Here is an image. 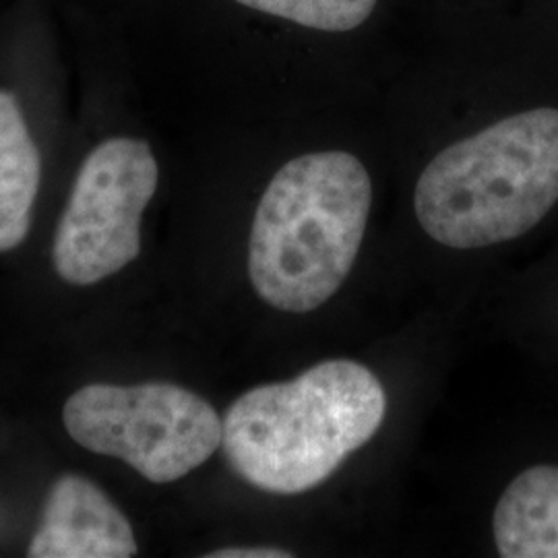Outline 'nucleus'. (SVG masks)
<instances>
[{"instance_id": "1", "label": "nucleus", "mask_w": 558, "mask_h": 558, "mask_svg": "<svg viewBox=\"0 0 558 558\" xmlns=\"http://www.w3.org/2000/svg\"><path fill=\"white\" fill-rule=\"evenodd\" d=\"M387 396L354 360H327L288 383L240 396L221 418L230 468L271 495H302L331 478L377 435Z\"/></svg>"}, {"instance_id": "2", "label": "nucleus", "mask_w": 558, "mask_h": 558, "mask_svg": "<svg viewBox=\"0 0 558 558\" xmlns=\"http://www.w3.org/2000/svg\"><path fill=\"white\" fill-rule=\"evenodd\" d=\"M373 184L348 151L306 154L271 179L248 240V278L263 302L304 315L331 299L354 267Z\"/></svg>"}, {"instance_id": "3", "label": "nucleus", "mask_w": 558, "mask_h": 558, "mask_svg": "<svg viewBox=\"0 0 558 558\" xmlns=\"http://www.w3.org/2000/svg\"><path fill=\"white\" fill-rule=\"evenodd\" d=\"M558 201V110L499 120L442 149L420 174V226L449 248L519 239Z\"/></svg>"}, {"instance_id": "4", "label": "nucleus", "mask_w": 558, "mask_h": 558, "mask_svg": "<svg viewBox=\"0 0 558 558\" xmlns=\"http://www.w3.org/2000/svg\"><path fill=\"white\" fill-rule=\"evenodd\" d=\"M62 422L77 445L122 459L154 484L184 478L221 445L214 405L172 383L85 385L64 401Z\"/></svg>"}, {"instance_id": "5", "label": "nucleus", "mask_w": 558, "mask_h": 558, "mask_svg": "<svg viewBox=\"0 0 558 558\" xmlns=\"http://www.w3.org/2000/svg\"><path fill=\"white\" fill-rule=\"evenodd\" d=\"M160 168L141 140L100 143L80 168L60 218L52 260L73 286L110 278L140 257L141 220L154 199Z\"/></svg>"}, {"instance_id": "6", "label": "nucleus", "mask_w": 558, "mask_h": 558, "mask_svg": "<svg viewBox=\"0 0 558 558\" xmlns=\"http://www.w3.org/2000/svg\"><path fill=\"white\" fill-rule=\"evenodd\" d=\"M137 542L129 519L94 482L62 476L52 486L40 527L29 544L32 558H129Z\"/></svg>"}, {"instance_id": "7", "label": "nucleus", "mask_w": 558, "mask_h": 558, "mask_svg": "<svg viewBox=\"0 0 558 558\" xmlns=\"http://www.w3.org/2000/svg\"><path fill=\"white\" fill-rule=\"evenodd\" d=\"M493 530L502 558H558V468L521 472L497 502Z\"/></svg>"}, {"instance_id": "8", "label": "nucleus", "mask_w": 558, "mask_h": 558, "mask_svg": "<svg viewBox=\"0 0 558 558\" xmlns=\"http://www.w3.org/2000/svg\"><path fill=\"white\" fill-rule=\"evenodd\" d=\"M41 158L17 98L0 89V253L17 248L32 228Z\"/></svg>"}, {"instance_id": "9", "label": "nucleus", "mask_w": 558, "mask_h": 558, "mask_svg": "<svg viewBox=\"0 0 558 558\" xmlns=\"http://www.w3.org/2000/svg\"><path fill=\"white\" fill-rule=\"evenodd\" d=\"M281 20L294 21L319 32L356 29L377 7V0H236Z\"/></svg>"}, {"instance_id": "10", "label": "nucleus", "mask_w": 558, "mask_h": 558, "mask_svg": "<svg viewBox=\"0 0 558 558\" xmlns=\"http://www.w3.org/2000/svg\"><path fill=\"white\" fill-rule=\"evenodd\" d=\"M292 553L283 548H269V546H246V548H221L209 553L207 558H290Z\"/></svg>"}]
</instances>
